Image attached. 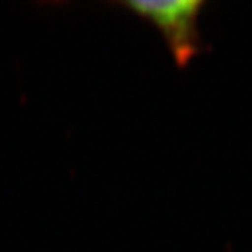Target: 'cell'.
I'll list each match as a JSON object with an SVG mask.
<instances>
[{
	"mask_svg": "<svg viewBox=\"0 0 252 252\" xmlns=\"http://www.w3.org/2000/svg\"><path fill=\"white\" fill-rule=\"evenodd\" d=\"M117 5L128 8L159 31L178 67H186L201 52L199 15L205 6L201 0L123 2Z\"/></svg>",
	"mask_w": 252,
	"mask_h": 252,
	"instance_id": "obj_1",
	"label": "cell"
}]
</instances>
